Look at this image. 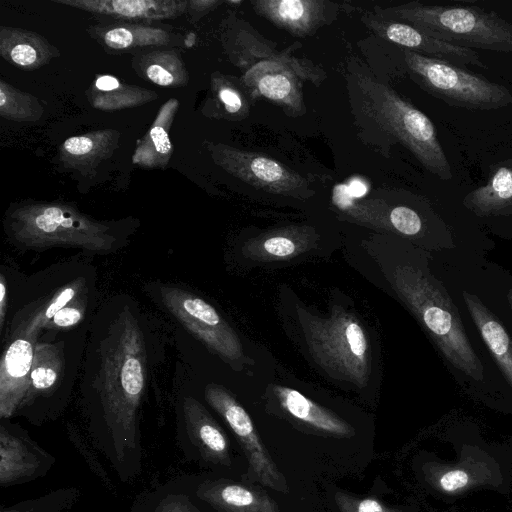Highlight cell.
I'll return each mask as SVG.
<instances>
[{
  "label": "cell",
  "mask_w": 512,
  "mask_h": 512,
  "mask_svg": "<svg viewBox=\"0 0 512 512\" xmlns=\"http://www.w3.org/2000/svg\"><path fill=\"white\" fill-rule=\"evenodd\" d=\"M362 22L381 38L398 44L407 50L440 59L460 67L472 65L487 69L478 52L473 49L447 43L430 36L415 26L364 12Z\"/></svg>",
  "instance_id": "cell-13"
},
{
  "label": "cell",
  "mask_w": 512,
  "mask_h": 512,
  "mask_svg": "<svg viewBox=\"0 0 512 512\" xmlns=\"http://www.w3.org/2000/svg\"><path fill=\"white\" fill-rule=\"evenodd\" d=\"M301 323L314 358L332 376L364 386L369 376V347L355 316L335 310L328 318L307 312Z\"/></svg>",
  "instance_id": "cell-6"
},
{
  "label": "cell",
  "mask_w": 512,
  "mask_h": 512,
  "mask_svg": "<svg viewBox=\"0 0 512 512\" xmlns=\"http://www.w3.org/2000/svg\"><path fill=\"white\" fill-rule=\"evenodd\" d=\"M261 248L270 257L284 259L296 253L298 244L287 235L277 234L264 239Z\"/></svg>",
  "instance_id": "cell-35"
},
{
  "label": "cell",
  "mask_w": 512,
  "mask_h": 512,
  "mask_svg": "<svg viewBox=\"0 0 512 512\" xmlns=\"http://www.w3.org/2000/svg\"><path fill=\"white\" fill-rule=\"evenodd\" d=\"M154 93L141 90L139 87H123L122 86L109 93H104L103 96L97 95L94 99V106L101 109H118L127 106H134L137 103H143L152 98Z\"/></svg>",
  "instance_id": "cell-31"
},
{
  "label": "cell",
  "mask_w": 512,
  "mask_h": 512,
  "mask_svg": "<svg viewBox=\"0 0 512 512\" xmlns=\"http://www.w3.org/2000/svg\"><path fill=\"white\" fill-rule=\"evenodd\" d=\"M347 189H348L349 194L353 198L354 197H360V196L364 195V193L366 192L365 185L361 181H359V180L352 181L349 184V186H347Z\"/></svg>",
  "instance_id": "cell-40"
},
{
  "label": "cell",
  "mask_w": 512,
  "mask_h": 512,
  "mask_svg": "<svg viewBox=\"0 0 512 512\" xmlns=\"http://www.w3.org/2000/svg\"><path fill=\"white\" fill-rule=\"evenodd\" d=\"M7 228L17 244L28 248L64 246L107 253L117 243L111 226L61 204L19 207L9 214Z\"/></svg>",
  "instance_id": "cell-5"
},
{
  "label": "cell",
  "mask_w": 512,
  "mask_h": 512,
  "mask_svg": "<svg viewBox=\"0 0 512 512\" xmlns=\"http://www.w3.org/2000/svg\"><path fill=\"white\" fill-rule=\"evenodd\" d=\"M356 83L364 111L380 128L402 143L430 173L442 180H450L451 165L430 118L374 78L358 75Z\"/></svg>",
  "instance_id": "cell-4"
},
{
  "label": "cell",
  "mask_w": 512,
  "mask_h": 512,
  "mask_svg": "<svg viewBox=\"0 0 512 512\" xmlns=\"http://www.w3.org/2000/svg\"><path fill=\"white\" fill-rule=\"evenodd\" d=\"M410 76L423 90L454 107L493 110L512 104V93L456 64L404 49Z\"/></svg>",
  "instance_id": "cell-7"
},
{
  "label": "cell",
  "mask_w": 512,
  "mask_h": 512,
  "mask_svg": "<svg viewBox=\"0 0 512 512\" xmlns=\"http://www.w3.org/2000/svg\"><path fill=\"white\" fill-rule=\"evenodd\" d=\"M144 348L137 322L122 315L102 357L99 397L90 416L92 439L122 481L142 470L138 412L145 386Z\"/></svg>",
  "instance_id": "cell-1"
},
{
  "label": "cell",
  "mask_w": 512,
  "mask_h": 512,
  "mask_svg": "<svg viewBox=\"0 0 512 512\" xmlns=\"http://www.w3.org/2000/svg\"><path fill=\"white\" fill-rule=\"evenodd\" d=\"M213 89L225 112L232 117L243 118L248 112V105L240 91L228 80H213Z\"/></svg>",
  "instance_id": "cell-32"
},
{
  "label": "cell",
  "mask_w": 512,
  "mask_h": 512,
  "mask_svg": "<svg viewBox=\"0 0 512 512\" xmlns=\"http://www.w3.org/2000/svg\"><path fill=\"white\" fill-rule=\"evenodd\" d=\"M388 219L392 227L405 235H416L422 227L418 214L411 208L396 206L389 212Z\"/></svg>",
  "instance_id": "cell-34"
},
{
  "label": "cell",
  "mask_w": 512,
  "mask_h": 512,
  "mask_svg": "<svg viewBox=\"0 0 512 512\" xmlns=\"http://www.w3.org/2000/svg\"><path fill=\"white\" fill-rule=\"evenodd\" d=\"M5 349L0 366V416L8 419L22 406L30 390L35 336L17 333Z\"/></svg>",
  "instance_id": "cell-15"
},
{
  "label": "cell",
  "mask_w": 512,
  "mask_h": 512,
  "mask_svg": "<svg viewBox=\"0 0 512 512\" xmlns=\"http://www.w3.org/2000/svg\"><path fill=\"white\" fill-rule=\"evenodd\" d=\"M204 396L207 403L224 419L236 436L248 460L252 480L273 490L288 493L284 475L263 445L246 410L219 385L208 384Z\"/></svg>",
  "instance_id": "cell-9"
},
{
  "label": "cell",
  "mask_w": 512,
  "mask_h": 512,
  "mask_svg": "<svg viewBox=\"0 0 512 512\" xmlns=\"http://www.w3.org/2000/svg\"><path fill=\"white\" fill-rule=\"evenodd\" d=\"M251 5L259 16L297 36L316 31L329 10L322 0H254Z\"/></svg>",
  "instance_id": "cell-17"
},
{
  "label": "cell",
  "mask_w": 512,
  "mask_h": 512,
  "mask_svg": "<svg viewBox=\"0 0 512 512\" xmlns=\"http://www.w3.org/2000/svg\"><path fill=\"white\" fill-rule=\"evenodd\" d=\"M81 10L135 20H162L180 16L188 1L181 0H55Z\"/></svg>",
  "instance_id": "cell-18"
},
{
  "label": "cell",
  "mask_w": 512,
  "mask_h": 512,
  "mask_svg": "<svg viewBox=\"0 0 512 512\" xmlns=\"http://www.w3.org/2000/svg\"><path fill=\"white\" fill-rule=\"evenodd\" d=\"M2 57L24 69H35L56 55V49L41 36L14 28L2 27L0 33Z\"/></svg>",
  "instance_id": "cell-21"
},
{
  "label": "cell",
  "mask_w": 512,
  "mask_h": 512,
  "mask_svg": "<svg viewBox=\"0 0 512 512\" xmlns=\"http://www.w3.org/2000/svg\"><path fill=\"white\" fill-rule=\"evenodd\" d=\"M117 138L111 130L70 137L62 144L61 158L76 168L93 165L112 152Z\"/></svg>",
  "instance_id": "cell-23"
},
{
  "label": "cell",
  "mask_w": 512,
  "mask_h": 512,
  "mask_svg": "<svg viewBox=\"0 0 512 512\" xmlns=\"http://www.w3.org/2000/svg\"><path fill=\"white\" fill-rule=\"evenodd\" d=\"M243 82L253 95L271 100L292 113L302 112L301 85L287 64L279 61L257 63L245 73Z\"/></svg>",
  "instance_id": "cell-16"
},
{
  "label": "cell",
  "mask_w": 512,
  "mask_h": 512,
  "mask_svg": "<svg viewBox=\"0 0 512 512\" xmlns=\"http://www.w3.org/2000/svg\"><path fill=\"white\" fill-rule=\"evenodd\" d=\"M6 312V286L3 275L0 281V326L1 329L4 323V317Z\"/></svg>",
  "instance_id": "cell-39"
},
{
  "label": "cell",
  "mask_w": 512,
  "mask_h": 512,
  "mask_svg": "<svg viewBox=\"0 0 512 512\" xmlns=\"http://www.w3.org/2000/svg\"><path fill=\"white\" fill-rule=\"evenodd\" d=\"M510 297H511V301H512V291H511V293H510Z\"/></svg>",
  "instance_id": "cell-41"
},
{
  "label": "cell",
  "mask_w": 512,
  "mask_h": 512,
  "mask_svg": "<svg viewBox=\"0 0 512 512\" xmlns=\"http://www.w3.org/2000/svg\"><path fill=\"white\" fill-rule=\"evenodd\" d=\"M77 497L74 488H62L36 499L2 508L0 512H61Z\"/></svg>",
  "instance_id": "cell-30"
},
{
  "label": "cell",
  "mask_w": 512,
  "mask_h": 512,
  "mask_svg": "<svg viewBox=\"0 0 512 512\" xmlns=\"http://www.w3.org/2000/svg\"><path fill=\"white\" fill-rule=\"evenodd\" d=\"M394 285L449 362L473 379L482 380L483 365L446 291L411 267L395 271Z\"/></svg>",
  "instance_id": "cell-3"
},
{
  "label": "cell",
  "mask_w": 512,
  "mask_h": 512,
  "mask_svg": "<svg viewBox=\"0 0 512 512\" xmlns=\"http://www.w3.org/2000/svg\"><path fill=\"white\" fill-rule=\"evenodd\" d=\"M273 390L280 406L297 420L336 437L354 435V430L348 423L297 390L283 386H275Z\"/></svg>",
  "instance_id": "cell-20"
},
{
  "label": "cell",
  "mask_w": 512,
  "mask_h": 512,
  "mask_svg": "<svg viewBox=\"0 0 512 512\" xmlns=\"http://www.w3.org/2000/svg\"><path fill=\"white\" fill-rule=\"evenodd\" d=\"M165 308L206 346L235 369L244 364V352L238 335L216 309L197 295L173 286H161Z\"/></svg>",
  "instance_id": "cell-8"
},
{
  "label": "cell",
  "mask_w": 512,
  "mask_h": 512,
  "mask_svg": "<svg viewBox=\"0 0 512 512\" xmlns=\"http://www.w3.org/2000/svg\"><path fill=\"white\" fill-rule=\"evenodd\" d=\"M463 298L484 342L512 387V339L478 297L463 292Z\"/></svg>",
  "instance_id": "cell-22"
},
{
  "label": "cell",
  "mask_w": 512,
  "mask_h": 512,
  "mask_svg": "<svg viewBox=\"0 0 512 512\" xmlns=\"http://www.w3.org/2000/svg\"><path fill=\"white\" fill-rule=\"evenodd\" d=\"M376 15L405 22L432 37L466 48L512 53V23L475 6L425 5L418 1L374 9Z\"/></svg>",
  "instance_id": "cell-2"
},
{
  "label": "cell",
  "mask_w": 512,
  "mask_h": 512,
  "mask_svg": "<svg viewBox=\"0 0 512 512\" xmlns=\"http://www.w3.org/2000/svg\"><path fill=\"white\" fill-rule=\"evenodd\" d=\"M83 317V309L77 303L69 304L60 309L50 320L47 326L69 327L77 324Z\"/></svg>",
  "instance_id": "cell-36"
},
{
  "label": "cell",
  "mask_w": 512,
  "mask_h": 512,
  "mask_svg": "<svg viewBox=\"0 0 512 512\" xmlns=\"http://www.w3.org/2000/svg\"><path fill=\"white\" fill-rule=\"evenodd\" d=\"M132 512H203L176 480L143 496Z\"/></svg>",
  "instance_id": "cell-24"
},
{
  "label": "cell",
  "mask_w": 512,
  "mask_h": 512,
  "mask_svg": "<svg viewBox=\"0 0 512 512\" xmlns=\"http://www.w3.org/2000/svg\"><path fill=\"white\" fill-rule=\"evenodd\" d=\"M110 49L123 50L133 47L164 45L170 41L166 31L146 26L114 27L103 36Z\"/></svg>",
  "instance_id": "cell-25"
},
{
  "label": "cell",
  "mask_w": 512,
  "mask_h": 512,
  "mask_svg": "<svg viewBox=\"0 0 512 512\" xmlns=\"http://www.w3.org/2000/svg\"><path fill=\"white\" fill-rule=\"evenodd\" d=\"M180 411L177 443L184 456L209 467H230L229 439L206 408L186 397Z\"/></svg>",
  "instance_id": "cell-11"
},
{
  "label": "cell",
  "mask_w": 512,
  "mask_h": 512,
  "mask_svg": "<svg viewBox=\"0 0 512 512\" xmlns=\"http://www.w3.org/2000/svg\"><path fill=\"white\" fill-rule=\"evenodd\" d=\"M43 109L31 95L14 89L3 80L0 83L1 116L14 121H36Z\"/></svg>",
  "instance_id": "cell-27"
},
{
  "label": "cell",
  "mask_w": 512,
  "mask_h": 512,
  "mask_svg": "<svg viewBox=\"0 0 512 512\" xmlns=\"http://www.w3.org/2000/svg\"><path fill=\"white\" fill-rule=\"evenodd\" d=\"M469 482L468 474L463 470H450L444 473L440 479V487L448 492L464 488Z\"/></svg>",
  "instance_id": "cell-37"
},
{
  "label": "cell",
  "mask_w": 512,
  "mask_h": 512,
  "mask_svg": "<svg viewBox=\"0 0 512 512\" xmlns=\"http://www.w3.org/2000/svg\"><path fill=\"white\" fill-rule=\"evenodd\" d=\"M164 120H155L150 131L146 135L143 145L135 151L133 160L135 163L145 166H157L162 161L166 162L171 154L172 145L165 128Z\"/></svg>",
  "instance_id": "cell-29"
},
{
  "label": "cell",
  "mask_w": 512,
  "mask_h": 512,
  "mask_svg": "<svg viewBox=\"0 0 512 512\" xmlns=\"http://www.w3.org/2000/svg\"><path fill=\"white\" fill-rule=\"evenodd\" d=\"M463 204L479 216L512 213V159L491 166L487 183L469 192Z\"/></svg>",
  "instance_id": "cell-19"
},
{
  "label": "cell",
  "mask_w": 512,
  "mask_h": 512,
  "mask_svg": "<svg viewBox=\"0 0 512 512\" xmlns=\"http://www.w3.org/2000/svg\"><path fill=\"white\" fill-rule=\"evenodd\" d=\"M62 362L57 349L52 345H36L30 375V390L46 392L57 382Z\"/></svg>",
  "instance_id": "cell-26"
},
{
  "label": "cell",
  "mask_w": 512,
  "mask_h": 512,
  "mask_svg": "<svg viewBox=\"0 0 512 512\" xmlns=\"http://www.w3.org/2000/svg\"><path fill=\"white\" fill-rule=\"evenodd\" d=\"M176 482L194 502L214 512H280L277 503L262 489L227 478L182 477Z\"/></svg>",
  "instance_id": "cell-12"
},
{
  "label": "cell",
  "mask_w": 512,
  "mask_h": 512,
  "mask_svg": "<svg viewBox=\"0 0 512 512\" xmlns=\"http://www.w3.org/2000/svg\"><path fill=\"white\" fill-rule=\"evenodd\" d=\"M56 458L26 431L10 423L0 426V485L10 487L45 476Z\"/></svg>",
  "instance_id": "cell-14"
},
{
  "label": "cell",
  "mask_w": 512,
  "mask_h": 512,
  "mask_svg": "<svg viewBox=\"0 0 512 512\" xmlns=\"http://www.w3.org/2000/svg\"><path fill=\"white\" fill-rule=\"evenodd\" d=\"M119 80L110 75H102L96 78L94 87L103 93L113 92L121 87Z\"/></svg>",
  "instance_id": "cell-38"
},
{
  "label": "cell",
  "mask_w": 512,
  "mask_h": 512,
  "mask_svg": "<svg viewBox=\"0 0 512 512\" xmlns=\"http://www.w3.org/2000/svg\"><path fill=\"white\" fill-rule=\"evenodd\" d=\"M340 512H401L373 497H357L339 491L334 497Z\"/></svg>",
  "instance_id": "cell-33"
},
{
  "label": "cell",
  "mask_w": 512,
  "mask_h": 512,
  "mask_svg": "<svg viewBox=\"0 0 512 512\" xmlns=\"http://www.w3.org/2000/svg\"><path fill=\"white\" fill-rule=\"evenodd\" d=\"M144 63L145 77L159 86H176L186 81L183 64L175 55L154 52L146 55Z\"/></svg>",
  "instance_id": "cell-28"
},
{
  "label": "cell",
  "mask_w": 512,
  "mask_h": 512,
  "mask_svg": "<svg viewBox=\"0 0 512 512\" xmlns=\"http://www.w3.org/2000/svg\"><path fill=\"white\" fill-rule=\"evenodd\" d=\"M210 151L216 164L258 189L294 197L313 194L306 179L272 158L224 144H213Z\"/></svg>",
  "instance_id": "cell-10"
}]
</instances>
